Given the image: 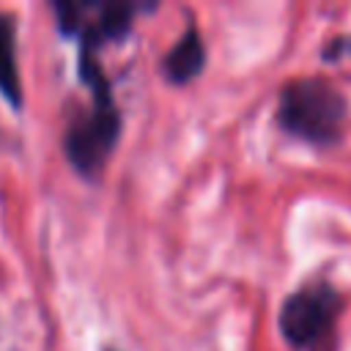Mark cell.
<instances>
[{"mask_svg":"<svg viewBox=\"0 0 351 351\" xmlns=\"http://www.w3.org/2000/svg\"><path fill=\"white\" fill-rule=\"evenodd\" d=\"M348 104L346 96L324 77H299L280 90L277 123L288 134L329 148L340 143Z\"/></svg>","mask_w":351,"mask_h":351,"instance_id":"6da1fadb","label":"cell"},{"mask_svg":"<svg viewBox=\"0 0 351 351\" xmlns=\"http://www.w3.org/2000/svg\"><path fill=\"white\" fill-rule=\"evenodd\" d=\"M343 296L326 280H315L293 291L280 307V335L296 351H332Z\"/></svg>","mask_w":351,"mask_h":351,"instance_id":"7a4b0ae2","label":"cell"},{"mask_svg":"<svg viewBox=\"0 0 351 351\" xmlns=\"http://www.w3.org/2000/svg\"><path fill=\"white\" fill-rule=\"evenodd\" d=\"M90 88V110L80 115L63 134V148L69 162L82 176H96L112 151L118 132H121V115L110 90V82L101 74H93L88 82Z\"/></svg>","mask_w":351,"mask_h":351,"instance_id":"3957f363","label":"cell"},{"mask_svg":"<svg viewBox=\"0 0 351 351\" xmlns=\"http://www.w3.org/2000/svg\"><path fill=\"white\" fill-rule=\"evenodd\" d=\"M206 66V44H203V36L197 30V25H189L181 38L167 49L165 60H162V69H165V77L176 85H184L189 80H195Z\"/></svg>","mask_w":351,"mask_h":351,"instance_id":"277c9868","label":"cell"},{"mask_svg":"<svg viewBox=\"0 0 351 351\" xmlns=\"http://www.w3.org/2000/svg\"><path fill=\"white\" fill-rule=\"evenodd\" d=\"M0 93L11 107L22 104V82L16 71V47H14V16L0 11Z\"/></svg>","mask_w":351,"mask_h":351,"instance_id":"5b68a950","label":"cell"},{"mask_svg":"<svg viewBox=\"0 0 351 351\" xmlns=\"http://www.w3.org/2000/svg\"><path fill=\"white\" fill-rule=\"evenodd\" d=\"M134 11L137 8L132 3H101V5H96V19L82 22V30H88L99 41L101 38H123L132 30Z\"/></svg>","mask_w":351,"mask_h":351,"instance_id":"8992f818","label":"cell"}]
</instances>
